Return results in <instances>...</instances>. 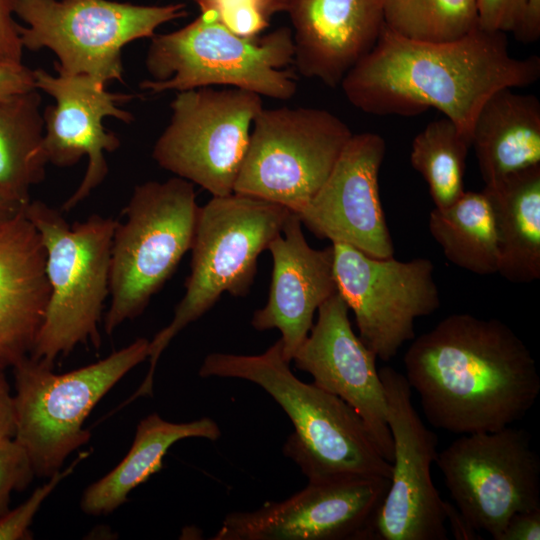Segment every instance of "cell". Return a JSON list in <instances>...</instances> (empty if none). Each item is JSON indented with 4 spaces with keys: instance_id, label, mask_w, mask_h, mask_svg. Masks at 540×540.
<instances>
[{
    "instance_id": "cell-1",
    "label": "cell",
    "mask_w": 540,
    "mask_h": 540,
    "mask_svg": "<svg viewBox=\"0 0 540 540\" xmlns=\"http://www.w3.org/2000/svg\"><path fill=\"white\" fill-rule=\"evenodd\" d=\"M540 77V57H513L506 33L479 27L455 40L402 37L386 26L374 48L343 78L357 109L377 116L441 112L469 138L483 103L501 88H523Z\"/></svg>"
},
{
    "instance_id": "cell-2",
    "label": "cell",
    "mask_w": 540,
    "mask_h": 540,
    "mask_svg": "<svg viewBox=\"0 0 540 540\" xmlns=\"http://www.w3.org/2000/svg\"><path fill=\"white\" fill-rule=\"evenodd\" d=\"M405 378L435 428L465 435L521 420L540 394L535 359L504 322L452 314L414 338Z\"/></svg>"
},
{
    "instance_id": "cell-3",
    "label": "cell",
    "mask_w": 540,
    "mask_h": 540,
    "mask_svg": "<svg viewBox=\"0 0 540 540\" xmlns=\"http://www.w3.org/2000/svg\"><path fill=\"white\" fill-rule=\"evenodd\" d=\"M277 340L258 355L214 352L203 360L202 378H237L264 389L291 420L284 455L310 483L357 477L391 478L392 464L382 455L357 412L313 382L297 378Z\"/></svg>"
},
{
    "instance_id": "cell-4",
    "label": "cell",
    "mask_w": 540,
    "mask_h": 540,
    "mask_svg": "<svg viewBox=\"0 0 540 540\" xmlns=\"http://www.w3.org/2000/svg\"><path fill=\"white\" fill-rule=\"evenodd\" d=\"M292 211L248 195L212 197L199 206L185 294L171 322L149 341V369L139 388L122 404L153 393L158 360L179 332L209 311L223 293L246 296L259 255L282 232Z\"/></svg>"
},
{
    "instance_id": "cell-5",
    "label": "cell",
    "mask_w": 540,
    "mask_h": 540,
    "mask_svg": "<svg viewBox=\"0 0 540 540\" xmlns=\"http://www.w3.org/2000/svg\"><path fill=\"white\" fill-rule=\"evenodd\" d=\"M293 61L291 28L245 37L214 12L201 11L182 28L151 37L145 59L151 79L139 87L161 93L224 85L288 100L297 91L295 76L285 69Z\"/></svg>"
},
{
    "instance_id": "cell-6",
    "label": "cell",
    "mask_w": 540,
    "mask_h": 540,
    "mask_svg": "<svg viewBox=\"0 0 540 540\" xmlns=\"http://www.w3.org/2000/svg\"><path fill=\"white\" fill-rule=\"evenodd\" d=\"M24 213L46 250L49 301L30 358L53 367L79 344L101 345L99 324L109 295L112 237L117 221L97 214L70 225L40 200Z\"/></svg>"
},
{
    "instance_id": "cell-7",
    "label": "cell",
    "mask_w": 540,
    "mask_h": 540,
    "mask_svg": "<svg viewBox=\"0 0 540 540\" xmlns=\"http://www.w3.org/2000/svg\"><path fill=\"white\" fill-rule=\"evenodd\" d=\"M198 210L194 184L183 178L134 188L112 237L106 334L141 315L174 273L191 250Z\"/></svg>"
},
{
    "instance_id": "cell-8",
    "label": "cell",
    "mask_w": 540,
    "mask_h": 540,
    "mask_svg": "<svg viewBox=\"0 0 540 540\" xmlns=\"http://www.w3.org/2000/svg\"><path fill=\"white\" fill-rule=\"evenodd\" d=\"M149 340L138 338L95 363L56 374L29 356L13 367L14 440L34 474L49 478L66 458L88 443L83 425L96 404L131 369L148 358Z\"/></svg>"
},
{
    "instance_id": "cell-9",
    "label": "cell",
    "mask_w": 540,
    "mask_h": 540,
    "mask_svg": "<svg viewBox=\"0 0 540 540\" xmlns=\"http://www.w3.org/2000/svg\"><path fill=\"white\" fill-rule=\"evenodd\" d=\"M23 48L52 50L57 73L87 75L107 85L123 81L122 48L151 38L158 27L187 16L186 5L113 0H17Z\"/></svg>"
},
{
    "instance_id": "cell-10",
    "label": "cell",
    "mask_w": 540,
    "mask_h": 540,
    "mask_svg": "<svg viewBox=\"0 0 540 540\" xmlns=\"http://www.w3.org/2000/svg\"><path fill=\"white\" fill-rule=\"evenodd\" d=\"M234 193L298 214L321 188L353 133L313 107L262 108L256 115Z\"/></svg>"
},
{
    "instance_id": "cell-11",
    "label": "cell",
    "mask_w": 540,
    "mask_h": 540,
    "mask_svg": "<svg viewBox=\"0 0 540 540\" xmlns=\"http://www.w3.org/2000/svg\"><path fill=\"white\" fill-rule=\"evenodd\" d=\"M262 108V96L238 88L177 92L152 157L161 168L199 185L212 197L230 195Z\"/></svg>"
},
{
    "instance_id": "cell-12",
    "label": "cell",
    "mask_w": 540,
    "mask_h": 540,
    "mask_svg": "<svg viewBox=\"0 0 540 540\" xmlns=\"http://www.w3.org/2000/svg\"><path fill=\"white\" fill-rule=\"evenodd\" d=\"M435 463L467 523L494 540L515 513L540 508V459L525 429L462 435Z\"/></svg>"
},
{
    "instance_id": "cell-13",
    "label": "cell",
    "mask_w": 540,
    "mask_h": 540,
    "mask_svg": "<svg viewBox=\"0 0 540 540\" xmlns=\"http://www.w3.org/2000/svg\"><path fill=\"white\" fill-rule=\"evenodd\" d=\"M337 292L352 310L361 341L383 361L415 338L417 318L441 305L434 264L427 258H377L332 243Z\"/></svg>"
},
{
    "instance_id": "cell-14",
    "label": "cell",
    "mask_w": 540,
    "mask_h": 540,
    "mask_svg": "<svg viewBox=\"0 0 540 540\" xmlns=\"http://www.w3.org/2000/svg\"><path fill=\"white\" fill-rule=\"evenodd\" d=\"M390 486L380 476L310 483L291 497L232 512L213 540H377L375 523Z\"/></svg>"
},
{
    "instance_id": "cell-15",
    "label": "cell",
    "mask_w": 540,
    "mask_h": 540,
    "mask_svg": "<svg viewBox=\"0 0 540 540\" xmlns=\"http://www.w3.org/2000/svg\"><path fill=\"white\" fill-rule=\"evenodd\" d=\"M393 441L390 486L379 510L377 540H447L445 501L432 479L437 435L422 421L412 403L404 374L379 369Z\"/></svg>"
},
{
    "instance_id": "cell-16",
    "label": "cell",
    "mask_w": 540,
    "mask_h": 540,
    "mask_svg": "<svg viewBox=\"0 0 540 540\" xmlns=\"http://www.w3.org/2000/svg\"><path fill=\"white\" fill-rule=\"evenodd\" d=\"M35 89L55 99L43 112V148L48 163L71 167L88 158L85 175L62 205L68 212L84 201L108 174L106 152L120 146L119 138L103 126L106 117L130 123L133 115L119 107L133 96L111 93L106 85L87 75H51L33 70Z\"/></svg>"
},
{
    "instance_id": "cell-17",
    "label": "cell",
    "mask_w": 540,
    "mask_h": 540,
    "mask_svg": "<svg viewBox=\"0 0 540 540\" xmlns=\"http://www.w3.org/2000/svg\"><path fill=\"white\" fill-rule=\"evenodd\" d=\"M386 142L377 133L353 134L327 179L297 215L319 239L387 258L393 241L382 208L378 176Z\"/></svg>"
},
{
    "instance_id": "cell-18",
    "label": "cell",
    "mask_w": 540,
    "mask_h": 540,
    "mask_svg": "<svg viewBox=\"0 0 540 540\" xmlns=\"http://www.w3.org/2000/svg\"><path fill=\"white\" fill-rule=\"evenodd\" d=\"M318 318L296 350L295 367L313 383L353 408L362 418L384 458L392 462L393 441L377 356L351 326L349 308L338 292L318 308Z\"/></svg>"
},
{
    "instance_id": "cell-19",
    "label": "cell",
    "mask_w": 540,
    "mask_h": 540,
    "mask_svg": "<svg viewBox=\"0 0 540 540\" xmlns=\"http://www.w3.org/2000/svg\"><path fill=\"white\" fill-rule=\"evenodd\" d=\"M267 250L273 260L268 299L253 313L251 325L259 331L279 330L282 354L290 363L313 326L315 312L337 292L333 246L312 248L298 215L291 212Z\"/></svg>"
},
{
    "instance_id": "cell-20",
    "label": "cell",
    "mask_w": 540,
    "mask_h": 540,
    "mask_svg": "<svg viewBox=\"0 0 540 540\" xmlns=\"http://www.w3.org/2000/svg\"><path fill=\"white\" fill-rule=\"evenodd\" d=\"M298 72L329 87L376 45L384 27L381 0H290Z\"/></svg>"
},
{
    "instance_id": "cell-21",
    "label": "cell",
    "mask_w": 540,
    "mask_h": 540,
    "mask_svg": "<svg viewBox=\"0 0 540 540\" xmlns=\"http://www.w3.org/2000/svg\"><path fill=\"white\" fill-rule=\"evenodd\" d=\"M50 295L46 250L24 207L0 223V370L28 357Z\"/></svg>"
},
{
    "instance_id": "cell-22",
    "label": "cell",
    "mask_w": 540,
    "mask_h": 540,
    "mask_svg": "<svg viewBox=\"0 0 540 540\" xmlns=\"http://www.w3.org/2000/svg\"><path fill=\"white\" fill-rule=\"evenodd\" d=\"M513 89L492 93L473 123L470 143L485 184L540 164V102Z\"/></svg>"
},
{
    "instance_id": "cell-23",
    "label": "cell",
    "mask_w": 540,
    "mask_h": 540,
    "mask_svg": "<svg viewBox=\"0 0 540 540\" xmlns=\"http://www.w3.org/2000/svg\"><path fill=\"white\" fill-rule=\"evenodd\" d=\"M493 216L498 273L512 283L540 278V164L488 182L483 189Z\"/></svg>"
},
{
    "instance_id": "cell-24",
    "label": "cell",
    "mask_w": 540,
    "mask_h": 540,
    "mask_svg": "<svg viewBox=\"0 0 540 540\" xmlns=\"http://www.w3.org/2000/svg\"><path fill=\"white\" fill-rule=\"evenodd\" d=\"M221 436L217 423L209 418L174 423L157 413L137 425L133 443L122 461L84 491L80 506L88 515L110 514L127 501L129 493L163 467L169 448L186 438L215 441Z\"/></svg>"
},
{
    "instance_id": "cell-25",
    "label": "cell",
    "mask_w": 540,
    "mask_h": 540,
    "mask_svg": "<svg viewBox=\"0 0 540 540\" xmlns=\"http://www.w3.org/2000/svg\"><path fill=\"white\" fill-rule=\"evenodd\" d=\"M37 89L0 101V195L21 204L45 178L44 119Z\"/></svg>"
},
{
    "instance_id": "cell-26",
    "label": "cell",
    "mask_w": 540,
    "mask_h": 540,
    "mask_svg": "<svg viewBox=\"0 0 540 540\" xmlns=\"http://www.w3.org/2000/svg\"><path fill=\"white\" fill-rule=\"evenodd\" d=\"M429 231L452 264L477 275L498 273L496 231L483 190L464 191L451 205L435 207L429 215Z\"/></svg>"
},
{
    "instance_id": "cell-27",
    "label": "cell",
    "mask_w": 540,
    "mask_h": 540,
    "mask_svg": "<svg viewBox=\"0 0 540 540\" xmlns=\"http://www.w3.org/2000/svg\"><path fill=\"white\" fill-rule=\"evenodd\" d=\"M470 140L448 118L429 122L413 139L410 162L426 181L435 207L444 208L464 192Z\"/></svg>"
},
{
    "instance_id": "cell-28",
    "label": "cell",
    "mask_w": 540,
    "mask_h": 540,
    "mask_svg": "<svg viewBox=\"0 0 540 540\" xmlns=\"http://www.w3.org/2000/svg\"><path fill=\"white\" fill-rule=\"evenodd\" d=\"M385 26L413 40L442 42L478 27L476 0H381Z\"/></svg>"
},
{
    "instance_id": "cell-29",
    "label": "cell",
    "mask_w": 540,
    "mask_h": 540,
    "mask_svg": "<svg viewBox=\"0 0 540 540\" xmlns=\"http://www.w3.org/2000/svg\"><path fill=\"white\" fill-rule=\"evenodd\" d=\"M89 455L90 452H81L67 468L60 469L50 476L47 482L37 487L22 504L8 510L0 518V540L31 539L29 527L44 500Z\"/></svg>"
},
{
    "instance_id": "cell-30",
    "label": "cell",
    "mask_w": 540,
    "mask_h": 540,
    "mask_svg": "<svg viewBox=\"0 0 540 540\" xmlns=\"http://www.w3.org/2000/svg\"><path fill=\"white\" fill-rule=\"evenodd\" d=\"M34 476L24 449L13 438L0 440V518L9 510L12 492L25 489Z\"/></svg>"
},
{
    "instance_id": "cell-31",
    "label": "cell",
    "mask_w": 540,
    "mask_h": 540,
    "mask_svg": "<svg viewBox=\"0 0 540 540\" xmlns=\"http://www.w3.org/2000/svg\"><path fill=\"white\" fill-rule=\"evenodd\" d=\"M524 0H476L478 27L511 32Z\"/></svg>"
},
{
    "instance_id": "cell-32",
    "label": "cell",
    "mask_w": 540,
    "mask_h": 540,
    "mask_svg": "<svg viewBox=\"0 0 540 540\" xmlns=\"http://www.w3.org/2000/svg\"><path fill=\"white\" fill-rule=\"evenodd\" d=\"M17 0H0V67L20 65L23 46L19 25L15 22Z\"/></svg>"
},
{
    "instance_id": "cell-33",
    "label": "cell",
    "mask_w": 540,
    "mask_h": 540,
    "mask_svg": "<svg viewBox=\"0 0 540 540\" xmlns=\"http://www.w3.org/2000/svg\"><path fill=\"white\" fill-rule=\"evenodd\" d=\"M540 508L515 513L498 540H539Z\"/></svg>"
},
{
    "instance_id": "cell-34",
    "label": "cell",
    "mask_w": 540,
    "mask_h": 540,
    "mask_svg": "<svg viewBox=\"0 0 540 540\" xmlns=\"http://www.w3.org/2000/svg\"><path fill=\"white\" fill-rule=\"evenodd\" d=\"M33 89V70L24 64L0 67V101Z\"/></svg>"
},
{
    "instance_id": "cell-35",
    "label": "cell",
    "mask_w": 540,
    "mask_h": 540,
    "mask_svg": "<svg viewBox=\"0 0 540 540\" xmlns=\"http://www.w3.org/2000/svg\"><path fill=\"white\" fill-rule=\"evenodd\" d=\"M511 33L523 43L540 38V0H524Z\"/></svg>"
},
{
    "instance_id": "cell-36",
    "label": "cell",
    "mask_w": 540,
    "mask_h": 540,
    "mask_svg": "<svg viewBox=\"0 0 540 540\" xmlns=\"http://www.w3.org/2000/svg\"><path fill=\"white\" fill-rule=\"evenodd\" d=\"M15 435L14 397L4 371L0 370V440L12 439Z\"/></svg>"
},
{
    "instance_id": "cell-37",
    "label": "cell",
    "mask_w": 540,
    "mask_h": 540,
    "mask_svg": "<svg viewBox=\"0 0 540 540\" xmlns=\"http://www.w3.org/2000/svg\"><path fill=\"white\" fill-rule=\"evenodd\" d=\"M446 522L456 539L475 540L479 539L478 532L475 531L465 520L459 510L445 501L444 505Z\"/></svg>"
},
{
    "instance_id": "cell-38",
    "label": "cell",
    "mask_w": 540,
    "mask_h": 540,
    "mask_svg": "<svg viewBox=\"0 0 540 540\" xmlns=\"http://www.w3.org/2000/svg\"><path fill=\"white\" fill-rule=\"evenodd\" d=\"M197 3L201 11H210L214 9L220 2L224 0H193ZM266 14L271 18L275 13L287 10L290 0H256Z\"/></svg>"
},
{
    "instance_id": "cell-39",
    "label": "cell",
    "mask_w": 540,
    "mask_h": 540,
    "mask_svg": "<svg viewBox=\"0 0 540 540\" xmlns=\"http://www.w3.org/2000/svg\"><path fill=\"white\" fill-rule=\"evenodd\" d=\"M25 205L0 195V223L14 216Z\"/></svg>"
}]
</instances>
